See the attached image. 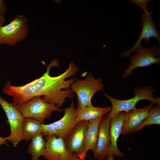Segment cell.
Instances as JSON below:
<instances>
[{
	"label": "cell",
	"mask_w": 160,
	"mask_h": 160,
	"mask_svg": "<svg viewBox=\"0 0 160 160\" xmlns=\"http://www.w3.org/2000/svg\"><path fill=\"white\" fill-rule=\"evenodd\" d=\"M87 122L85 120L78 122L65 140L67 148L70 152L79 155L83 151Z\"/></svg>",
	"instance_id": "obj_13"
},
{
	"label": "cell",
	"mask_w": 160,
	"mask_h": 160,
	"mask_svg": "<svg viewBox=\"0 0 160 160\" xmlns=\"http://www.w3.org/2000/svg\"><path fill=\"white\" fill-rule=\"evenodd\" d=\"M102 81L103 79L100 78L95 79L92 73H90L85 79H77L74 81L70 88L77 96L76 110H79L92 104L91 100L93 95L103 88Z\"/></svg>",
	"instance_id": "obj_4"
},
{
	"label": "cell",
	"mask_w": 160,
	"mask_h": 160,
	"mask_svg": "<svg viewBox=\"0 0 160 160\" xmlns=\"http://www.w3.org/2000/svg\"><path fill=\"white\" fill-rule=\"evenodd\" d=\"M134 51L135 52V55L129 57L130 64L122 75L123 79L131 75L133 71L135 68L160 63V49L156 45L150 47H143L140 46Z\"/></svg>",
	"instance_id": "obj_8"
},
{
	"label": "cell",
	"mask_w": 160,
	"mask_h": 160,
	"mask_svg": "<svg viewBox=\"0 0 160 160\" xmlns=\"http://www.w3.org/2000/svg\"><path fill=\"white\" fill-rule=\"evenodd\" d=\"M6 22L4 16L0 15V28L3 26V25Z\"/></svg>",
	"instance_id": "obj_22"
},
{
	"label": "cell",
	"mask_w": 160,
	"mask_h": 160,
	"mask_svg": "<svg viewBox=\"0 0 160 160\" xmlns=\"http://www.w3.org/2000/svg\"><path fill=\"white\" fill-rule=\"evenodd\" d=\"M114 156H110L105 160H114Z\"/></svg>",
	"instance_id": "obj_25"
},
{
	"label": "cell",
	"mask_w": 160,
	"mask_h": 160,
	"mask_svg": "<svg viewBox=\"0 0 160 160\" xmlns=\"http://www.w3.org/2000/svg\"><path fill=\"white\" fill-rule=\"evenodd\" d=\"M154 91V90L151 87L138 88L135 90V95L133 97L125 100L115 99L104 93V95L110 100L112 105L111 110L108 114L111 118L120 112H127L134 109L136 108L137 103L143 100H148L151 104L156 103L160 105V98H154L153 95Z\"/></svg>",
	"instance_id": "obj_3"
},
{
	"label": "cell",
	"mask_w": 160,
	"mask_h": 160,
	"mask_svg": "<svg viewBox=\"0 0 160 160\" xmlns=\"http://www.w3.org/2000/svg\"><path fill=\"white\" fill-rule=\"evenodd\" d=\"M153 105V104H151L143 108H136L127 112L121 134L124 135L135 132V128L147 116Z\"/></svg>",
	"instance_id": "obj_14"
},
{
	"label": "cell",
	"mask_w": 160,
	"mask_h": 160,
	"mask_svg": "<svg viewBox=\"0 0 160 160\" xmlns=\"http://www.w3.org/2000/svg\"><path fill=\"white\" fill-rule=\"evenodd\" d=\"M0 105L4 111L7 119L10 132L7 137L14 147H16L22 140H24L22 132V125L24 119L17 106L13 105L0 95Z\"/></svg>",
	"instance_id": "obj_7"
},
{
	"label": "cell",
	"mask_w": 160,
	"mask_h": 160,
	"mask_svg": "<svg viewBox=\"0 0 160 160\" xmlns=\"http://www.w3.org/2000/svg\"><path fill=\"white\" fill-rule=\"evenodd\" d=\"M42 124H43L33 119L24 118L22 125L24 140L28 142L30 140L41 134Z\"/></svg>",
	"instance_id": "obj_17"
},
{
	"label": "cell",
	"mask_w": 160,
	"mask_h": 160,
	"mask_svg": "<svg viewBox=\"0 0 160 160\" xmlns=\"http://www.w3.org/2000/svg\"><path fill=\"white\" fill-rule=\"evenodd\" d=\"M17 107L25 118L33 119L42 124L46 119L50 117L53 111H64L54 104L46 102L39 96L34 97L28 102Z\"/></svg>",
	"instance_id": "obj_6"
},
{
	"label": "cell",
	"mask_w": 160,
	"mask_h": 160,
	"mask_svg": "<svg viewBox=\"0 0 160 160\" xmlns=\"http://www.w3.org/2000/svg\"><path fill=\"white\" fill-rule=\"evenodd\" d=\"M129 1L132 4L136 5L141 9L143 12H148L147 7L149 2L151 0H129Z\"/></svg>",
	"instance_id": "obj_20"
},
{
	"label": "cell",
	"mask_w": 160,
	"mask_h": 160,
	"mask_svg": "<svg viewBox=\"0 0 160 160\" xmlns=\"http://www.w3.org/2000/svg\"><path fill=\"white\" fill-rule=\"evenodd\" d=\"M64 114L60 120L52 123L42 124V134L46 137L54 135L61 137L65 140L69 137L74 128L78 123L77 112L72 101L69 107L63 109Z\"/></svg>",
	"instance_id": "obj_2"
},
{
	"label": "cell",
	"mask_w": 160,
	"mask_h": 160,
	"mask_svg": "<svg viewBox=\"0 0 160 160\" xmlns=\"http://www.w3.org/2000/svg\"><path fill=\"white\" fill-rule=\"evenodd\" d=\"M151 124H160V105L152 107L146 118L135 128V131Z\"/></svg>",
	"instance_id": "obj_19"
},
{
	"label": "cell",
	"mask_w": 160,
	"mask_h": 160,
	"mask_svg": "<svg viewBox=\"0 0 160 160\" xmlns=\"http://www.w3.org/2000/svg\"><path fill=\"white\" fill-rule=\"evenodd\" d=\"M152 18V12L148 11L143 12L140 18L142 29L140 36L131 48L121 54V56L129 57L133 51L141 46L143 40L145 43H148L150 41L151 38L154 37L160 43V32L157 29L156 25L153 23Z\"/></svg>",
	"instance_id": "obj_9"
},
{
	"label": "cell",
	"mask_w": 160,
	"mask_h": 160,
	"mask_svg": "<svg viewBox=\"0 0 160 160\" xmlns=\"http://www.w3.org/2000/svg\"><path fill=\"white\" fill-rule=\"evenodd\" d=\"M1 76H0V78H1Z\"/></svg>",
	"instance_id": "obj_26"
},
{
	"label": "cell",
	"mask_w": 160,
	"mask_h": 160,
	"mask_svg": "<svg viewBox=\"0 0 160 160\" xmlns=\"http://www.w3.org/2000/svg\"><path fill=\"white\" fill-rule=\"evenodd\" d=\"M45 149L43 156L46 160H72L75 153L69 152L65 140L54 135L46 137Z\"/></svg>",
	"instance_id": "obj_10"
},
{
	"label": "cell",
	"mask_w": 160,
	"mask_h": 160,
	"mask_svg": "<svg viewBox=\"0 0 160 160\" xmlns=\"http://www.w3.org/2000/svg\"><path fill=\"white\" fill-rule=\"evenodd\" d=\"M103 116L87 121L84 150L82 153L78 155L81 159L84 160L89 150L93 151L95 149L98 137V126Z\"/></svg>",
	"instance_id": "obj_15"
},
{
	"label": "cell",
	"mask_w": 160,
	"mask_h": 160,
	"mask_svg": "<svg viewBox=\"0 0 160 160\" xmlns=\"http://www.w3.org/2000/svg\"><path fill=\"white\" fill-rule=\"evenodd\" d=\"M7 137L4 138L0 137V147L3 144H7Z\"/></svg>",
	"instance_id": "obj_23"
},
{
	"label": "cell",
	"mask_w": 160,
	"mask_h": 160,
	"mask_svg": "<svg viewBox=\"0 0 160 160\" xmlns=\"http://www.w3.org/2000/svg\"><path fill=\"white\" fill-rule=\"evenodd\" d=\"M7 11V4L4 0H0V15L4 16Z\"/></svg>",
	"instance_id": "obj_21"
},
{
	"label": "cell",
	"mask_w": 160,
	"mask_h": 160,
	"mask_svg": "<svg viewBox=\"0 0 160 160\" xmlns=\"http://www.w3.org/2000/svg\"><path fill=\"white\" fill-rule=\"evenodd\" d=\"M111 119V117L108 114L102 118L99 124L96 148L93 152L94 157L98 160H105L110 150Z\"/></svg>",
	"instance_id": "obj_11"
},
{
	"label": "cell",
	"mask_w": 160,
	"mask_h": 160,
	"mask_svg": "<svg viewBox=\"0 0 160 160\" xmlns=\"http://www.w3.org/2000/svg\"><path fill=\"white\" fill-rule=\"evenodd\" d=\"M28 22L25 15H17L8 24L0 27V45L12 46L25 39L29 31Z\"/></svg>",
	"instance_id": "obj_5"
},
{
	"label": "cell",
	"mask_w": 160,
	"mask_h": 160,
	"mask_svg": "<svg viewBox=\"0 0 160 160\" xmlns=\"http://www.w3.org/2000/svg\"><path fill=\"white\" fill-rule=\"evenodd\" d=\"M111 109L112 106L95 107L91 104L79 110H76V120L78 122L81 120L88 121L103 116L110 111Z\"/></svg>",
	"instance_id": "obj_16"
},
{
	"label": "cell",
	"mask_w": 160,
	"mask_h": 160,
	"mask_svg": "<svg viewBox=\"0 0 160 160\" xmlns=\"http://www.w3.org/2000/svg\"><path fill=\"white\" fill-rule=\"evenodd\" d=\"M29 145L27 152L31 154V160H39L40 157L44 153L46 141L41 133L32 139Z\"/></svg>",
	"instance_id": "obj_18"
},
{
	"label": "cell",
	"mask_w": 160,
	"mask_h": 160,
	"mask_svg": "<svg viewBox=\"0 0 160 160\" xmlns=\"http://www.w3.org/2000/svg\"><path fill=\"white\" fill-rule=\"evenodd\" d=\"M72 160H82L78 156V155L76 154H75Z\"/></svg>",
	"instance_id": "obj_24"
},
{
	"label": "cell",
	"mask_w": 160,
	"mask_h": 160,
	"mask_svg": "<svg viewBox=\"0 0 160 160\" xmlns=\"http://www.w3.org/2000/svg\"><path fill=\"white\" fill-rule=\"evenodd\" d=\"M59 64L58 60H52L47 66V71L41 77L23 86H13L10 81H7L3 88V93L12 97V103L16 106L28 102L34 97L42 96L46 102L54 104L60 108L66 98L71 99L74 96V93L70 87L78 78L66 79L74 76L79 68L72 61L68 68L63 73L56 76H50L51 68L58 66Z\"/></svg>",
	"instance_id": "obj_1"
},
{
	"label": "cell",
	"mask_w": 160,
	"mask_h": 160,
	"mask_svg": "<svg viewBox=\"0 0 160 160\" xmlns=\"http://www.w3.org/2000/svg\"><path fill=\"white\" fill-rule=\"evenodd\" d=\"M127 114V112L121 111L111 118L110 126V147L105 160L111 156L120 157L124 156V154L118 148L117 140L121 134L123 124Z\"/></svg>",
	"instance_id": "obj_12"
}]
</instances>
